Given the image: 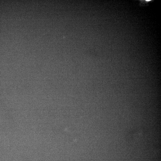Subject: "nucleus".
I'll return each mask as SVG.
<instances>
[{
	"label": "nucleus",
	"mask_w": 161,
	"mask_h": 161,
	"mask_svg": "<svg viewBox=\"0 0 161 161\" xmlns=\"http://www.w3.org/2000/svg\"><path fill=\"white\" fill-rule=\"evenodd\" d=\"M151 0H146V1H150Z\"/></svg>",
	"instance_id": "obj_1"
}]
</instances>
